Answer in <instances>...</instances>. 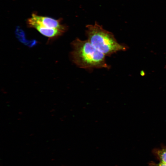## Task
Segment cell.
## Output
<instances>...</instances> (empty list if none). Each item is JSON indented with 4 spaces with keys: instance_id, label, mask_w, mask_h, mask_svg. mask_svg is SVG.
Instances as JSON below:
<instances>
[{
    "instance_id": "1",
    "label": "cell",
    "mask_w": 166,
    "mask_h": 166,
    "mask_svg": "<svg viewBox=\"0 0 166 166\" xmlns=\"http://www.w3.org/2000/svg\"><path fill=\"white\" fill-rule=\"evenodd\" d=\"M71 53L73 62L83 68H107L105 55L97 49L87 40L77 38L72 43Z\"/></svg>"
},
{
    "instance_id": "2",
    "label": "cell",
    "mask_w": 166,
    "mask_h": 166,
    "mask_svg": "<svg viewBox=\"0 0 166 166\" xmlns=\"http://www.w3.org/2000/svg\"><path fill=\"white\" fill-rule=\"evenodd\" d=\"M86 27L88 40L105 56L128 49V46L119 43L112 33L104 29L97 22L93 25H88Z\"/></svg>"
},
{
    "instance_id": "3",
    "label": "cell",
    "mask_w": 166,
    "mask_h": 166,
    "mask_svg": "<svg viewBox=\"0 0 166 166\" xmlns=\"http://www.w3.org/2000/svg\"><path fill=\"white\" fill-rule=\"evenodd\" d=\"M27 22H33L44 27L56 29L65 31L66 27L61 23V20L45 16H40L33 13Z\"/></svg>"
},
{
    "instance_id": "4",
    "label": "cell",
    "mask_w": 166,
    "mask_h": 166,
    "mask_svg": "<svg viewBox=\"0 0 166 166\" xmlns=\"http://www.w3.org/2000/svg\"><path fill=\"white\" fill-rule=\"evenodd\" d=\"M27 22L30 27L35 29L42 34L49 38H56L61 36L65 31L60 29L44 27L33 22Z\"/></svg>"
},
{
    "instance_id": "5",
    "label": "cell",
    "mask_w": 166,
    "mask_h": 166,
    "mask_svg": "<svg viewBox=\"0 0 166 166\" xmlns=\"http://www.w3.org/2000/svg\"><path fill=\"white\" fill-rule=\"evenodd\" d=\"M15 34L17 38L20 42L24 43L29 46L31 47L34 45L36 43V42L35 40L27 41L25 39V32L20 27H17L15 30Z\"/></svg>"
},
{
    "instance_id": "6",
    "label": "cell",
    "mask_w": 166,
    "mask_h": 166,
    "mask_svg": "<svg viewBox=\"0 0 166 166\" xmlns=\"http://www.w3.org/2000/svg\"><path fill=\"white\" fill-rule=\"evenodd\" d=\"M155 152L161 162L166 164V149H157Z\"/></svg>"
},
{
    "instance_id": "7",
    "label": "cell",
    "mask_w": 166,
    "mask_h": 166,
    "mask_svg": "<svg viewBox=\"0 0 166 166\" xmlns=\"http://www.w3.org/2000/svg\"><path fill=\"white\" fill-rule=\"evenodd\" d=\"M154 165V166H166V164L160 162L158 164H155Z\"/></svg>"
},
{
    "instance_id": "8",
    "label": "cell",
    "mask_w": 166,
    "mask_h": 166,
    "mask_svg": "<svg viewBox=\"0 0 166 166\" xmlns=\"http://www.w3.org/2000/svg\"><path fill=\"white\" fill-rule=\"evenodd\" d=\"M140 74L142 76H144L145 74V73L144 71L142 70L140 71Z\"/></svg>"
}]
</instances>
